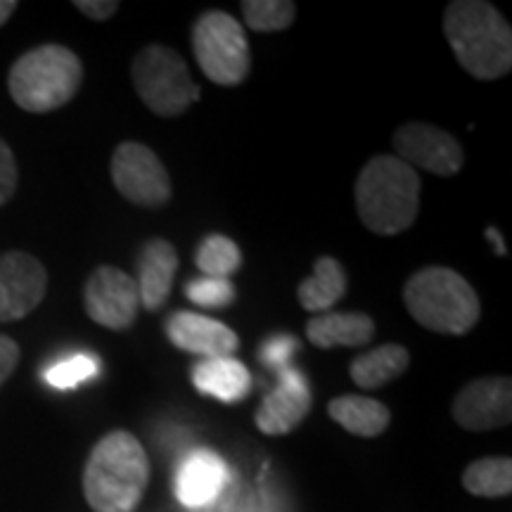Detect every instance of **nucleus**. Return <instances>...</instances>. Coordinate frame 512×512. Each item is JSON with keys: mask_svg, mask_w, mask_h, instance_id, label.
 <instances>
[{"mask_svg": "<svg viewBox=\"0 0 512 512\" xmlns=\"http://www.w3.org/2000/svg\"><path fill=\"white\" fill-rule=\"evenodd\" d=\"M444 36L467 74L503 79L512 69V29L486 0H453L444 12Z\"/></svg>", "mask_w": 512, "mask_h": 512, "instance_id": "1", "label": "nucleus"}, {"mask_svg": "<svg viewBox=\"0 0 512 512\" xmlns=\"http://www.w3.org/2000/svg\"><path fill=\"white\" fill-rule=\"evenodd\" d=\"M150 482V460L131 432L114 430L93 446L83 467V496L93 512H133Z\"/></svg>", "mask_w": 512, "mask_h": 512, "instance_id": "2", "label": "nucleus"}, {"mask_svg": "<svg viewBox=\"0 0 512 512\" xmlns=\"http://www.w3.org/2000/svg\"><path fill=\"white\" fill-rule=\"evenodd\" d=\"M420 176L394 155L373 157L356 181V211L370 233L392 238L408 230L420 211Z\"/></svg>", "mask_w": 512, "mask_h": 512, "instance_id": "3", "label": "nucleus"}, {"mask_svg": "<svg viewBox=\"0 0 512 512\" xmlns=\"http://www.w3.org/2000/svg\"><path fill=\"white\" fill-rule=\"evenodd\" d=\"M403 304L415 323L437 335H467L477 325L482 304L465 275L446 266L422 268L403 285Z\"/></svg>", "mask_w": 512, "mask_h": 512, "instance_id": "4", "label": "nucleus"}, {"mask_svg": "<svg viewBox=\"0 0 512 512\" xmlns=\"http://www.w3.org/2000/svg\"><path fill=\"white\" fill-rule=\"evenodd\" d=\"M83 64L67 46H38L12 64L8 91L17 107L31 114L60 110L79 93Z\"/></svg>", "mask_w": 512, "mask_h": 512, "instance_id": "5", "label": "nucleus"}, {"mask_svg": "<svg viewBox=\"0 0 512 512\" xmlns=\"http://www.w3.org/2000/svg\"><path fill=\"white\" fill-rule=\"evenodd\" d=\"M131 74L138 98L157 117H178L188 112L202 95L183 57L174 48L159 43L140 50L133 60Z\"/></svg>", "mask_w": 512, "mask_h": 512, "instance_id": "6", "label": "nucleus"}, {"mask_svg": "<svg viewBox=\"0 0 512 512\" xmlns=\"http://www.w3.org/2000/svg\"><path fill=\"white\" fill-rule=\"evenodd\" d=\"M192 53L209 81L233 88L247 79L252 53L245 29L223 10H209L192 29Z\"/></svg>", "mask_w": 512, "mask_h": 512, "instance_id": "7", "label": "nucleus"}, {"mask_svg": "<svg viewBox=\"0 0 512 512\" xmlns=\"http://www.w3.org/2000/svg\"><path fill=\"white\" fill-rule=\"evenodd\" d=\"M112 181L124 200L145 209L164 207L171 200V178L155 150L136 140L121 143L112 155Z\"/></svg>", "mask_w": 512, "mask_h": 512, "instance_id": "8", "label": "nucleus"}, {"mask_svg": "<svg viewBox=\"0 0 512 512\" xmlns=\"http://www.w3.org/2000/svg\"><path fill=\"white\" fill-rule=\"evenodd\" d=\"M83 306L93 323L114 332H126L133 328L140 313L136 278L121 268L98 266L83 287Z\"/></svg>", "mask_w": 512, "mask_h": 512, "instance_id": "9", "label": "nucleus"}, {"mask_svg": "<svg viewBox=\"0 0 512 512\" xmlns=\"http://www.w3.org/2000/svg\"><path fill=\"white\" fill-rule=\"evenodd\" d=\"M394 147L401 162L413 169L418 166L430 171L434 176H453L465 164L463 145L444 128L425 121H408L396 128Z\"/></svg>", "mask_w": 512, "mask_h": 512, "instance_id": "10", "label": "nucleus"}, {"mask_svg": "<svg viewBox=\"0 0 512 512\" xmlns=\"http://www.w3.org/2000/svg\"><path fill=\"white\" fill-rule=\"evenodd\" d=\"M48 273L36 256L27 252L0 254V325L29 316L43 302Z\"/></svg>", "mask_w": 512, "mask_h": 512, "instance_id": "11", "label": "nucleus"}, {"mask_svg": "<svg viewBox=\"0 0 512 512\" xmlns=\"http://www.w3.org/2000/svg\"><path fill=\"white\" fill-rule=\"evenodd\" d=\"M453 418L463 430L470 432H489L510 425V377H479V380L465 384L453 401Z\"/></svg>", "mask_w": 512, "mask_h": 512, "instance_id": "12", "label": "nucleus"}, {"mask_svg": "<svg viewBox=\"0 0 512 512\" xmlns=\"http://www.w3.org/2000/svg\"><path fill=\"white\" fill-rule=\"evenodd\" d=\"M311 411V389L304 373L285 368L278 373V387L264 396L254 415L256 427L268 437L290 434Z\"/></svg>", "mask_w": 512, "mask_h": 512, "instance_id": "13", "label": "nucleus"}, {"mask_svg": "<svg viewBox=\"0 0 512 512\" xmlns=\"http://www.w3.org/2000/svg\"><path fill=\"white\" fill-rule=\"evenodd\" d=\"M166 337L176 349L202 358H228L240 349L238 332L195 311H176L166 320Z\"/></svg>", "mask_w": 512, "mask_h": 512, "instance_id": "14", "label": "nucleus"}, {"mask_svg": "<svg viewBox=\"0 0 512 512\" xmlns=\"http://www.w3.org/2000/svg\"><path fill=\"white\" fill-rule=\"evenodd\" d=\"M228 484V467L219 453L197 448L183 458L176 475V498L185 508H209Z\"/></svg>", "mask_w": 512, "mask_h": 512, "instance_id": "15", "label": "nucleus"}, {"mask_svg": "<svg viewBox=\"0 0 512 512\" xmlns=\"http://www.w3.org/2000/svg\"><path fill=\"white\" fill-rule=\"evenodd\" d=\"M178 273V252L169 240L155 238L143 247L138 256V297L145 311L155 313L162 309L174 290Z\"/></svg>", "mask_w": 512, "mask_h": 512, "instance_id": "16", "label": "nucleus"}, {"mask_svg": "<svg viewBox=\"0 0 512 512\" xmlns=\"http://www.w3.org/2000/svg\"><path fill=\"white\" fill-rule=\"evenodd\" d=\"M306 337L313 347H366L375 337V320L363 311H325L306 323Z\"/></svg>", "mask_w": 512, "mask_h": 512, "instance_id": "17", "label": "nucleus"}, {"mask_svg": "<svg viewBox=\"0 0 512 512\" xmlns=\"http://www.w3.org/2000/svg\"><path fill=\"white\" fill-rule=\"evenodd\" d=\"M192 384L200 394L223 403H238L252 392V375L238 358H202L192 368Z\"/></svg>", "mask_w": 512, "mask_h": 512, "instance_id": "18", "label": "nucleus"}, {"mask_svg": "<svg viewBox=\"0 0 512 512\" xmlns=\"http://www.w3.org/2000/svg\"><path fill=\"white\" fill-rule=\"evenodd\" d=\"M330 418L339 422L349 434L363 439L380 437L392 422V411L382 401L370 399V396L347 394L337 396L328 403Z\"/></svg>", "mask_w": 512, "mask_h": 512, "instance_id": "19", "label": "nucleus"}, {"mask_svg": "<svg viewBox=\"0 0 512 512\" xmlns=\"http://www.w3.org/2000/svg\"><path fill=\"white\" fill-rule=\"evenodd\" d=\"M411 366V351L401 344H382L358 354L349 366V375L361 389H380Z\"/></svg>", "mask_w": 512, "mask_h": 512, "instance_id": "20", "label": "nucleus"}, {"mask_svg": "<svg viewBox=\"0 0 512 512\" xmlns=\"http://www.w3.org/2000/svg\"><path fill=\"white\" fill-rule=\"evenodd\" d=\"M347 287L349 280L344 266L335 256H320L313 266V273L299 285L297 297L306 311L325 313L332 311V306L347 294Z\"/></svg>", "mask_w": 512, "mask_h": 512, "instance_id": "21", "label": "nucleus"}, {"mask_svg": "<svg viewBox=\"0 0 512 512\" xmlns=\"http://www.w3.org/2000/svg\"><path fill=\"white\" fill-rule=\"evenodd\" d=\"M463 486L472 496L503 498L512 494V460L505 456L475 460L463 472Z\"/></svg>", "mask_w": 512, "mask_h": 512, "instance_id": "22", "label": "nucleus"}, {"mask_svg": "<svg viewBox=\"0 0 512 512\" xmlns=\"http://www.w3.org/2000/svg\"><path fill=\"white\" fill-rule=\"evenodd\" d=\"M195 264L207 278H226L235 275L242 266V252L228 235L214 233L200 242L195 252Z\"/></svg>", "mask_w": 512, "mask_h": 512, "instance_id": "23", "label": "nucleus"}, {"mask_svg": "<svg viewBox=\"0 0 512 512\" xmlns=\"http://www.w3.org/2000/svg\"><path fill=\"white\" fill-rule=\"evenodd\" d=\"M242 15L249 29L259 34H275L285 31L297 17V5L290 0H245Z\"/></svg>", "mask_w": 512, "mask_h": 512, "instance_id": "24", "label": "nucleus"}, {"mask_svg": "<svg viewBox=\"0 0 512 512\" xmlns=\"http://www.w3.org/2000/svg\"><path fill=\"white\" fill-rule=\"evenodd\" d=\"M98 370V358L91 354H74L50 366L46 370V382L55 389H74L81 382H88L91 377L98 375Z\"/></svg>", "mask_w": 512, "mask_h": 512, "instance_id": "25", "label": "nucleus"}, {"mask_svg": "<svg viewBox=\"0 0 512 512\" xmlns=\"http://www.w3.org/2000/svg\"><path fill=\"white\" fill-rule=\"evenodd\" d=\"M185 294L192 304L202 306V309H226L235 302L238 292H235V285L226 278H202L190 280L185 285Z\"/></svg>", "mask_w": 512, "mask_h": 512, "instance_id": "26", "label": "nucleus"}, {"mask_svg": "<svg viewBox=\"0 0 512 512\" xmlns=\"http://www.w3.org/2000/svg\"><path fill=\"white\" fill-rule=\"evenodd\" d=\"M297 351L299 339L283 332V335H273L271 339H266L264 347H261V361H264V366L275 370V373H280V370L290 368V358Z\"/></svg>", "mask_w": 512, "mask_h": 512, "instance_id": "27", "label": "nucleus"}, {"mask_svg": "<svg viewBox=\"0 0 512 512\" xmlns=\"http://www.w3.org/2000/svg\"><path fill=\"white\" fill-rule=\"evenodd\" d=\"M17 181L19 174L15 155H12L10 145L0 138V207L12 200V195L17 190Z\"/></svg>", "mask_w": 512, "mask_h": 512, "instance_id": "28", "label": "nucleus"}, {"mask_svg": "<svg viewBox=\"0 0 512 512\" xmlns=\"http://www.w3.org/2000/svg\"><path fill=\"white\" fill-rule=\"evenodd\" d=\"M19 356H22V351H19V344L15 339L8 335H0V387L10 380L12 373H15Z\"/></svg>", "mask_w": 512, "mask_h": 512, "instance_id": "29", "label": "nucleus"}, {"mask_svg": "<svg viewBox=\"0 0 512 512\" xmlns=\"http://www.w3.org/2000/svg\"><path fill=\"white\" fill-rule=\"evenodd\" d=\"M74 8L81 10L86 17L95 19V22H105L119 10V3L117 0H76Z\"/></svg>", "mask_w": 512, "mask_h": 512, "instance_id": "30", "label": "nucleus"}, {"mask_svg": "<svg viewBox=\"0 0 512 512\" xmlns=\"http://www.w3.org/2000/svg\"><path fill=\"white\" fill-rule=\"evenodd\" d=\"M17 10L15 0H0V27L12 17V12Z\"/></svg>", "mask_w": 512, "mask_h": 512, "instance_id": "31", "label": "nucleus"}, {"mask_svg": "<svg viewBox=\"0 0 512 512\" xmlns=\"http://www.w3.org/2000/svg\"><path fill=\"white\" fill-rule=\"evenodd\" d=\"M486 235H489V240L494 242V245H496V252H498V256H505V245H503L501 235H498L494 228H489V230H486Z\"/></svg>", "mask_w": 512, "mask_h": 512, "instance_id": "32", "label": "nucleus"}]
</instances>
